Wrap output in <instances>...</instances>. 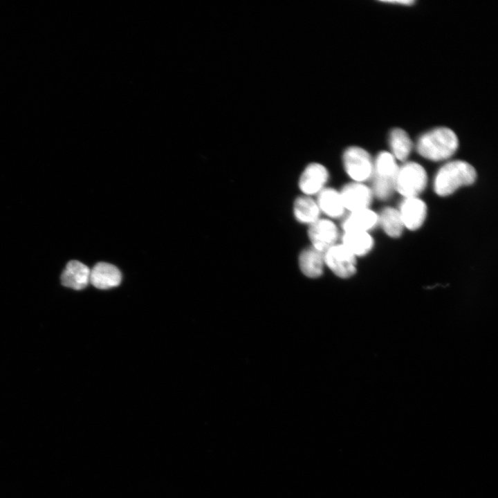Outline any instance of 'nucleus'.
<instances>
[{"label":"nucleus","instance_id":"nucleus-16","mask_svg":"<svg viewBox=\"0 0 498 498\" xmlns=\"http://www.w3.org/2000/svg\"><path fill=\"white\" fill-rule=\"evenodd\" d=\"M320 210L315 200L309 196L297 197L293 203V215L300 223L310 225L320 218Z\"/></svg>","mask_w":498,"mask_h":498},{"label":"nucleus","instance_id":"nucleus-11","mask_svg":"<svg viewBox=\"0 0 498 498\" xmlns=\"http://www.w3.org/2000/svg\"><path fill=\"white\" fill-rule=\"evenodd\" d=\"M122 280L120 270L114 265L99 262L90 270L89 282L99 289H109L118 286Z\"/></svg>","mask_w":498,"mask_h":498},{"label":"nucleus","instance_id":"nucleus-2","mask_svg":"<svg viewBox=\"0 0 498 498\" xmlns=\"http://www.w3.org/2000/svg\"><path fill=\"white\" fill-rule=\"evenodd\" d=\"M476 178V170L470 163L461 160L450 161L438 170L434 190L439 196H447L461 187L472 185Z\"/></svg>","mask_w":498,"mask_h":498},{"label":"nucleus","instance_id":"nucleus-8","mask_svg":"<svg viewBox=\"0 0 498 498\" xmlns=\"http://www.w3.org/2000/svg\"><path fill=\"white\" fill-rule=\"evenodd\" d=\"M329 178V173L326 167L318 163H311L300 174L299 188L304 195H317L326 187Z\"/></svg>","mask_w":498,"mask_h":498},{"label":"nucleus","instance_id":"nucleus-3","mask_svg":"<svg viewBox=\"0 0 498 498\" xmlns=\"http://www.w3.org/2000/svg\"><path fill=\"white\" fill-rule=\"evenodd\" d=\"M399 166L389 151L380 152L374 161L373 194L379 199H387L393 193L395 178Z\"/></svg>","mask_w":498,"mask_h":498},{"label":"nucleus","instance_id":"nucleus-7","mask_svg":"<svg viewBox=\"0 0 498 498\" xmlns=\"http://www.w3.org/2000/svg\"><path fill=\"white\" fill-rule=\"evenodd\" d=\"M308 236L311 246L324 252L328 248L337 243L339 230L330 219L320 218L308 225Z\"/></svg>","mask_w":498,"mask_h":498},{"label":"nucleus","instance_id":"nucleus-12","mask_svg":"<svg viewBox=\"0 0 498 498\" xmlns=\"http://www.w3.org/2000/svg\"><path fill=\"white\" fill-rule=\"evenodd\" d=\"M90 269L87 266L77 260L68 262L61 275L63 286L74 290H82L89 283Z\"/></svg>","mask_w":498,"mask_h":498},{"label":"nucleus","instance_id":"nucleus-17","mask_svg":"<svg viewBox=\"0 0 498 498\" xmlns=\"http://www.w3.org/2000/svg\"><path fill=\"white\" fill-rule=\"evenodd\" d=\"M342 244L356 257L368 254L373 248L372 237L367 232H344Z\"/></svg>","mask_w":498,"mask_h":498},{"label":"nucleus","instance_id":"nucleus-20","mask_svg":"<svg viewBox=\"0 0 498 498\" xmlns=\"http://www.w3.org/2000/svg\"><path fill=\"white\" fill-rule=\"evenodd\" d=\"M383 2L391 3H400L403 5H412L415 3L413 0H398V1H383Z\"/></svg>","mask_w":498,"mask_h":498},{"label":"nucleus","instance_id":"nucleus-18","mask_svg":"<svg viewBox=\"0 0 498 498\" xmlns=\"http://www.w3.org/2000/svg\"><path fill=\"white\" fill-rule=\"evenodd\" d=\"M389 143L391 154L400 161L407 159L413 148V142L408 133L400 128L392 129L389 134Z\"/></svg>","mask_w":498,"mask_h":498},{"label":"nucleus","instance_id":"nucleus-15","mask_svg":"<svg viewBox=\"0 0 498 498\" xmlns=\"http://www.w3.org/2000/svg\"><path fill=\"white\" fill-rule=\"evenodd\" d=\"M298 261L301 271L308 277H319L324 272L325 266L324 252L311 246L301 251Z\"/></svg>","mask_w":498,"mask_h":498},{"label":"nucleus","instance_id":"nucleus-13","mask_svg":"<svg viewBox=\"0 0 498 498\" xmlns=\"http://www.w3.org/2000/svg\"><path fill=\"white\" fill-rule=\"evenodd\" d=\"M378 223V214L369 208L350 212L342 223L344 232H367Z\"/></svg>","mask_w":498,"mask_h":498},{"label":"nucleus","instance_id":"nucleus-5","mask_svg":"<svg viewBox=\"0 0 498 498\" xmlns=\"http://www.w3.org/2000/svg\"><path fill=\"white\" fill-rule=\"evenodd\" d=\"M342 160L344 170L353 181L363 183L372 177L374 160L365 149L349 147L344 151Z\"/></svg>","mask_w":498,"mask_h":498},{"label":"nucleus","instance_id":"nucleus-1","mask_svg":"<svg viewBox=\"0 0 498 498\" xmlns=\"http://www.w3.org/2000/svg\"><path fill=\"white\" fill-rule=\"evenodd\" d=\"M459 147L457 136L451 129L439 127L423 133L416 149L420 156L432 160H445L456 152Z\"/></svg>","mask_w":498,"mask_h":498},{"label":"nucleus","instance_id":"nucleus-4","mask_svg":"<svg viewBox=\"0 0 498 498\" xmlns=\"http://www.w3.org/2000/svg\"><path fill=\"white\" fill-rule=\"evenodd\" d=\"M427 183L425 169L415 162H407L398 167L394 189L405 198L418 197Z\"/></svg>","mask_w":498,"mask_h":498},{"label":"nucleus","instance_id":"nucleus-14","mask_svg":"<svg viewBox=\"0 0 498 498\" xmlns=\"http://www.w3.org/2000/svg\"><path fill=\"white\" fill-rule=\"evenodd\" d=\"M315 201L320 212L330 219L341 217L346 210L340 191L332 187L324 188L317 194Z\"/></svg>","mask_w":498,"mask_h":498},{"label":"nucleus","instance_id":"nucleus-10","mask_svg":"<svg viewBox=\"0 0 498 498\" xmlns=\"http://www.w3.org/2000/svg\"><path fill=\"white\" fill-rule=\"evenodd\" d=\"M404 227L410 230L421 228L427 216L425 203L418 197L405 198L398 210Z\"/></svg>","mask_w":498,"mask_h":498},{"label":"nucleus","instance_id":"nucleus-19","mask_svg":"<svg viewBox=\"0 0 498 498\" xmlns=\"http://www.w3.org/2000/svg\"><path fill=\"white\" fill-rule=\"evenodd\" d=\"M378 223L384 232L393 238L399 237L405 228L398 210L391 207H387L381 211L378 215Z\"/></svg>","mask_w":498,"mask_h":498},{"label":"nucleus","instance_id":"nucleus-6","mask_svg":"<svg viewBox=\"0 0 498 498\" xmlns=\"http://www.w3.org/2000/svg\"><path fill=\"white\" fill-rule=\"evenodd\" d=\"M325 266L336 276L349 278L356 272V257L342 243H335L324 252Z\"/></svg>","mask_w":498,"mask_h":498},{"label":"nucleus","instance_id":"nucleus-9","mask_svg":"<svg viewBox=\"0 0 498 498\" xmlns=\"http://www.w3.org/2000/svg\"><path fill=\"white\" fill-rule=\"evenodd\" d=\"M340 193L345 210L349 212L369 208L373 199L372 190L363 183H349Z\"/></svg>","mask_w":498,"mask_h":498}]
</instances>
